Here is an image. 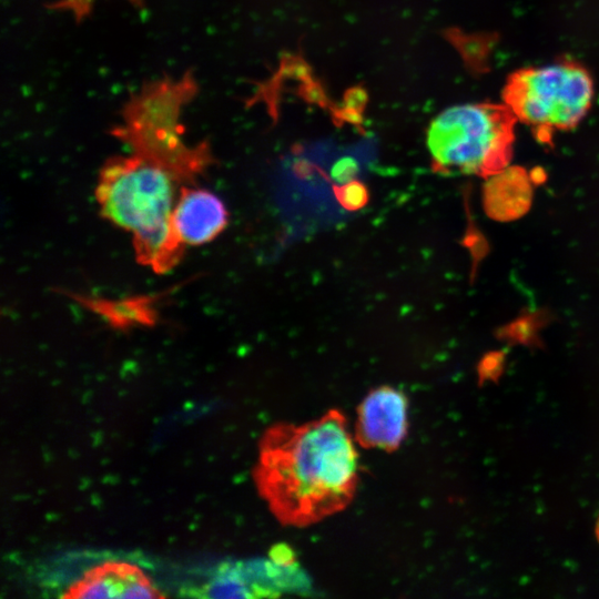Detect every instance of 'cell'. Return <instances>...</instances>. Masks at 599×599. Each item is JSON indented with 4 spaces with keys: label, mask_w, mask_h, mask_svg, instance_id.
<instances>
[{
    "label": "cell",
    "mask_w": 599,
    "mask_h": 599,
    "mask_svg": "<svg viewBox=\"0 0 599 599\" xmlns=\"http://www.w3.org/2000/svg\"><path fill=\"white\" fill-rule=\"evenodd\" d=\"M255 477L283 525L304 527L343 510L358 483V455L347 418L331 409L302 425H273L261 440Z\"/></svg>",
    "instance_id": "cell-1"
},
{
    "label": "cell",
    "mask_w": 599,
    "mask_h": 599,
    "mask_svg": "<svg viewBox=\"0 0 599 599\" xmlns=\"http://www.w3.org/2000/svg\"><path fill=\"white\" fill-rule=\"evenodd\" d=\"M164 166L138 154L110 160L100 174L98 201L103 215L133 235L142 262L167 270L180 253L173 226V180Z\"/></svg>",
    "instance_id": "cell-2"
},
{
    "label": "cell",
    "mask_w": 599,
    "mask_h": 599,
    "mask_svg": "<svg viewBox=\"0 0 599 599\" xmlns=\"http://www.w3.org/2000/svg\"><path fill=\"white\" fill-rule=\"evenodd\" d=\"M200 90L192 70L180 78L151 80L132 93L121 109L122 123L112 134L134 154L167 169L175 177L201 171L210 161L206 142L189 145L183 140L181 115Z\"/></svg>",
    "instance_id": "cell-3"
},
{
    "label": "cell",
    "mask_w": 599,
    "mask_h": 599,
    "mask_svg": "<svg viewBox=\"0 0 599 599\" xmlns=\"http://www.w3.org/2000/svg\"><path fill=\"white\" fill-rule=\"evenodd\" d=\"M517 122L504 102L461 104L443 111L426 133L434 170L481 177L502 171L512 156Z\"/></svg>",
    "instance_id": "cell-4"
},
{
    "label": "cell",
    "mask_w": 599,
    "mask_h": 599,
    "mask_svg": "<svg viewBox=\"0 0 599 599\" xmlns=\"http://www.w3.org/2000/svg\"><path fill=\"white\" fill-rule=\"evenodd\" d=\"M501 97L517 120L546 142L554 131L573 129L586 116L593 82L582 65L562 61L516 70L507 77Z\"/></svg>",
    "instance_id": "cell-5"
},
{
    "label": "cell",
    "mask_w": 599,
    "mask_h": 599,
    "mask_svg": "<svg viewBox=\"0 0 599 599\" xmlns=\"http://www.w3.org/2000/svg\"><path fill=\"white\" fill-rule=\"evenodd\" d=\"M408 400L389 386L370 390L357 407L355 439L364 448L397 449L408 430Z\"/></svg>",
    "instance_id": "cell-6"
},
{
    "label": "cell",
    "mask_w": 599,
    "mask_h": 599,
    "mask_svg": "<svg viewBox=\"0 0 599 599\" xmlns=\"http://www.w3.org/2000/svg\"><path fill=\"white\" fill-rule=\"evenodd\" d=\"M222 200L204 189H189L175 200L172 226L177 241L201 245L213 241L227 224Z\"/></svg>",
    "instance_id": "cell-7"
},
{
    "label": "cell",
    "mask_w": 599,
    "mask_h": 599,
    "mask_svg": "<svg viewBox=\"0 0 599 599\" xmlns=\"http://www.w3.org/2000/svg\"><path fill=\"white\" fill-rule=\"evenodd\" d=\"M485 189L486 209L498 219L524 213L530 202V186L525 172L509 169L494 174Z\"/></svg>",
    "instance_id": "cell-8"
},
{
    "label": "cell",
    "mask_w": 599,
    "mask_h": 599,
    "mask_svg": "<svg viewBox=\"0 0 599 599\" xmlns=\"http://www.w3.org/2000/svg\"><path fill=\"white\" fill-rule=\"evenodd\" d=\"M252 571L242 565H225L203 589V596L209 598H252L272 597L258 583L251 581Z\"/></svg>",
    "instance_id": "cell-9"
},
{
    "label": "cell",
    "mask_w": 599,
    "mask_h": 599,
    "mask_svg": "<svg viewBox=\"0 0 599 599\" xmlns=\"http://www.w3.org/2000/svg\"><path fill=\"white\" fill-rule=\"evenodd\" d=\"M122 589V565L95 569L70 596L85 599L119 598Z\"/></svg>",
    "instance_id": "cell-10"
},
{
    "label": "cell",
    "mask_w": 599,
    "mask_h": 599,
    "mask_svg": "<svg viewBox=\"0 0 599 599\" xmlns=\"http://www.w3.org/2000/svg\"><path fill=\"white\" fill-rule=\"evenodd\" d=\"M156 590L148 582L139 570L124 565L122 571V589L119 598H154Z\"/></svg>",
    "instance_id": "cell-11"
},
{
    "label": "cell",
    "mask_w": 599,
    "mask_h": 599,
    "mask_svg": "<svg viewBox=\"0 0 599 599\" xmlns=\"http://www.w3.org/2000/svg\"><path fill=\"white\" fill-rule=\"evenodd\" d=\"M334 192L339 204L348 211H357L365 206L368 201L366 186L357 180L335 186Z\"/></svg>",
    "instance_id": "cell-12"
},
{
    "label": "cell",
    "mask_w": 599,
    "mask_h": 599,
    "mask_svg": "<svg viewBox=\"0 0 599 599\" xmlns=\"http://www.w3.org/2000/svg\"><path fill=\"white\" fill-rule=\"evenodd\" d=\"M131 6L138 9L144 8V0H128ZM95 0H55L47 7L54 11L69 12L74 20L80 23L88 18L93 9Z\"/></svg>",
    "instance_id": "cell-13"
},
{
    "label": "cell",
    "mask_w": 599,
    "mask_h": 599,
    "mask_svg": "<svg viewBox=\"0 0 599 599\" xmlns=\"http://www.w3.org/2000/svg\"><path fill=\"white\" fill-rule=\"evenodd\" d=\"M358 171L357 162L352 158L338 160L332 167V177L339 184L354 180Z\"/></svg>",
    "instance_id": "cell-14"
},
{
    "label": "cell",
    "mask_w": 599,
    "mask_h": 599,
    "mask_svg": "<svg viewBox=\"0 0 599 599\" xmlns=\"http://www.w3.org/2000/svg\"><path fill=\"white\" fill-rule=\"evenodd\" d=\"M271 561L282 568H291L295 562L293 549L285 545H276L270 554Z\"/></svg>",
    "instance_id": "cell-15"
},
{
    "label": "cell",
    "mask_w": 599,
    "mask_h": 599,
    "mask_svg": "<svg viewBox=\"0 0 599 599\" xmlns=\"http://www.w3.org/2000/svg\"><path fill=\"white\" fill-rule=\"evenodd\" d=\"M596 535H597V538L599 540V518H598L597 526H596Z\"/></svg>",
    "instance_id": "cell-16"
}]
</instances>
